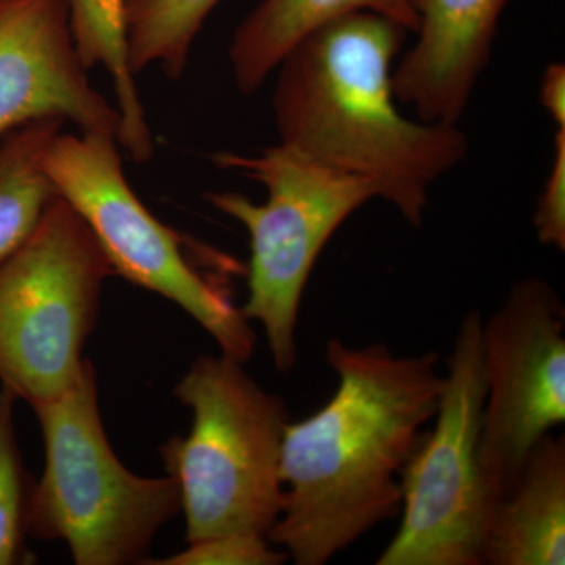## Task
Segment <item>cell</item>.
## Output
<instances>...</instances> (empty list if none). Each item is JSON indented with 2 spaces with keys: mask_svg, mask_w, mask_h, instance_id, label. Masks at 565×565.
I'll return each instance as SVG.
<instances>
[{
  "mask_svg": "<svg viewBox=\"0 0 565 565\" xmlns=\"http://www.w3.org/2000/svg\"><path fill=\"white\" fill-rule=\"evenodd\" d=\"M32 408L44 470L29 492L28 535L62 541L77 565L143 563L156 535L180 514V490L172 476L132 473L115 455L90 360L70 388Z\"/></svg>",
  "mask_w": 565,
  "mask_h": 565,
  "instance_id": "obj_3",
  "label": "cell"
},
{
  "mask_svg": "<svg viewBox=\"0 0 565 565\" xmlns=\"http://www.w3.org/2000/svg\"><path fill=\"white\" fill-rule=\"evenodd\" d=\"M117 137L58 134L44 169L58 196L88 226L111 273L158 294L199 322L221 353L247 362L256 334L225 288L189 256L191 244L159 221L126 180Z\"/></svg>",
  "mask_w": 565,
  "mask_h": 565,
  "instance_id": "obj_6",
  "label": "cell"
},
{
  "mask_svg": "<svg viewBox=\"0 0 565 565\" xmlns=\"http://www.w3.org/2000/svg\"><path fill=\"white\" fill-rule=\"evenodd\" d=\"M222 0H128L129 63L134 74L151 65L162 66L178 79L204 21Z\"/></svg>",
  "mask_w": 565,
  "mask_h": 565,
  "instance_id": "obj_16",
  "label": "cell"
},
{
  "mask_svg": "<svg viewBox=\"0 0 565 565\" xmlns=\"http://www.w3.org/2000/svg\"><path fill=\"white\" fill-rule=\"evenodd\" d=\"M371 11L408 32L418 28L408 0H263L234 32L230 63L243 95H252L285 55L311 32L345 14Z\"/></svg>",
  "mask_w": 565,
  "mask_h": 565,
  "instance_id": "obj_13",
  "label": "cell"
},
{
  "mask_svg": "<svg viewBox=\"0 0 565 565\" xmlns=\"http://www.w3.org/2000/svg\"><path fill=\"white\" fill-rule=\"evenodd\" d=\"M484 564H565V438L546 434L487 522Z\"/></svg>",
  "mask_w": 565,
  "mask_h": 565,
  "instance_id": "obj_12",
  "label": "cell"
},
{
  "mask_svg": "<svg viewBox=\"0 0 565 565\" xmlns=\"http://www.w3.org/2000/svg\"><path fill=\"white\" fill-rule=\"evenodd\" d=\"M14 394L0 386V565L32 564L35 557L25 546L29 492L17 423Z\"/></svg>",
  "mask_w": 565,
  "mask_h": 565,
  "instance_id": "obj_17",
  "label": "cell"
},
{
  "mask_svg": "<svg viewBox=\"0 0 565 565\" xmlns=\"http://www.w3.org/2000/svg\"><path fill=\"white\" fill-rule=\"evenodd\" d=\"M326 360L337 392L286 427L281 512L267 533L297 565H326L399 515L401 475L445 386L434 351L394 355L385 344L330 340Z\"/></svg>",
  "mask_w": 565,
  "mask_h": 565,
  "instance_id": "obj_1",
  "label": "cell"
},
{
  "mask_svg": "<svg viewBox=\"0 0 565 565\" xmlns=\"http://www.w3.org/2000/svg\"><path fill=\"white\" fill-rule=\"evenodd\" d=\"M212 162L266 189L264 203L237 192H210L206 200L247 230L248 297L241 310L248 321L262 323L278 373H289L297 362L300 303L315 264L338 228L377 199V191L370 181L281 143L258 156L215 152Z\"/></svg>",
  "mask_w": 565,
  "mask_h": 565,
  "instance_id": "obj_5",
  "label": "cell"
},
{
  "mask_svg": "<svg viewBox=\"0 0 565 565\" xmlns=\"http://www.w3.org/2000/svg\"><path fill=\"white\" fill-rule=\"evenodd\" d=\"M63 126L62 120L32 122L0 145V264L29 239L58 196L44 154Z\"/></svg>",
  "mask_w": 565,
  "mask_h": 565,
  "instance_id": "obj_15",
  "label": "cell"
},
{
  "mask_svg": "<svg viewBox=\"0 0 565 565\" xmlns=\"http://www.w3.org/2000/svg\"><path fill=\"white\" fill-rule=\"evenodd\" d=\"M111 275L88 226L57 196L0 264V386L32 407L70 388Z\"/></svg>",
  "mask_w": 565,
  "mask_h": 565,
  "instance_id": "obj_7",
  "label": "cell"
},
{
  "mask_svg": "<svg viewBox=\"0 0 565 565\" xmlns=\"http://www.w3.org/2000/svg\"><path fill=\"white\" fill-rule=\"evenodd\" d=\"M541 103L556 122V128H565V65L552 63L545 70L541 85Z\"/></svg>",
  "mask_w": 565,
  "mask_h": 565,
  "instance_id": "obj_20",
  "label": "cell"
},
{
  "mask_svg": "<svg viewBox=\"0 0 565 565\" xmlns=\"http://www.w3.org/2000/svg\"><path fill=\"white\" fill-rule=\"evenodd\" d=\"M289 559L288 553L270 544L266 535L230 533L211 535L188 542V548L151 565H280Z\"/></svg>",
  "mask_w": 565,
  "mask_h": 565,
  "instance_id": "obj_18",
  "label": "cell"
},
{
  "mask_svg": "<svg viewBox=\"0 0 565 565\" xmlns=\"http://www.w3.org/2000/svg\"><path fill=\"white\" fill-rule=\"evenodd\" d=\"M407 29L382 14H345L300 40L278 65L280 143L370 181L377 199L419 228L435 182L468 152L459 125L412 120L393 90Z\"/></svg>",
  "mask_w": 565,
  "mask_h": 565,
  "instance_id": "obj_2",
  "label": "cell"
},
{
  "mask_svg": "<svg viewBox=\"0 0 565 565\" xmlns=\"http://www.w3.org/2000/svg\"><path fill=\"white\" fill-rule=\"evenodd\" d=\"M126 3L128 0H66L71 32L85 68L103 66L114 85L121 118L118 143L134 161L145 162L154 154V139L129 63Z\"/></svg>",
  "mask_w": 565,
  "mask_h": 565,
  "instance_id": "obj_14",
  "label": "cell"
},
{
  "mask_svg": "<svg viewBox=\"0 0 565 565\" xmlns=\"http://www.w3.org/2000/svg\"><path fill=\"white\" fill-rule=\"evenodd\" d=\"M174 396L191 411L185 437L162 445L167 475L180 490L185 541L266 535L281 512V446L289 412L232 356L203 355Z\"/></svg>",
  "mask_w": 565,
  "mask_h": 565,
  "instance_id": "obj_4",
  "label": "cell"
},
{
  "mask_svg": "<svg viewBox=\"0 0 565 565\" xmlns=\"http://www.w3.org/2000/svg\"><path fill=\"white\" fill-rule=\"evenodd\" d=\"M482 319L460 321L434 429L401 475V525L377 565H482L493 498L479 462L487 382Z\"/></svg>",
  "mask_w": 565,
  "mask_h": 565,
  "instance_id": "obj_8",
  "label": "cell"
},
{
  "mask_svg": "<svg viewBox=\"0 0 565 565\" xmlns=\"http://www.w3.org/2000/svg\"><path fill=\"white\" fill-rule=\"evenodd\" d=\"M565 307L541 277L514 282L482 321L487 393L479 462L494 501L535 445L565 423Z\"/></svg>",
  "mask_w": 565,
  "mask_h": 565,
  "instance_id": "obj_9",
  "label": "cell"
},
{
  "mask_svg": "<svg viewBox=\"0 0 565 565\" xmlns=\"http://www.w3.org/2000/svg\"><path fill=\"white\" fill-rule=\"evenodd\" d=\"M87 73L66 0H0V141L43 120L118 140L120 111Z\"/></svg>",
  "mask_w": 565,
  "mask_h": 565,
  "instance_id": "obj_10",
  "label": "cell"
},
{
  "mask_svg": "<svg viewBox=\"0 0 565 565\" xmlns=\"http://www.w3.org/2000/svg\"><path fill=\"white\" fill-rule=\"evenodd\" d=\"M416 41L393 71L397 103L418 120L459 125L482 76L509 0H408Z\"/></svg>",
  "mask_w": 565,
  "mask_h": 565,
  "instance_id": "obj_11",
  "label": "cell"
},
{
  "mask_svg": "<svg viewBox=\"0 0 565 565\" xmlns=\"http://www.w3.org/2000/svg\"><path fill=\"white\" fill-rule=\"evenodd\" d=\"M555 156L539 196L534 228L539 243L565 250V128H556Z\"/></svg>",
  "mask_w": 565,
  "mask_h": 565,
  "instance_id": "obj_19",
  "label": "cell"
}]
</instances>
